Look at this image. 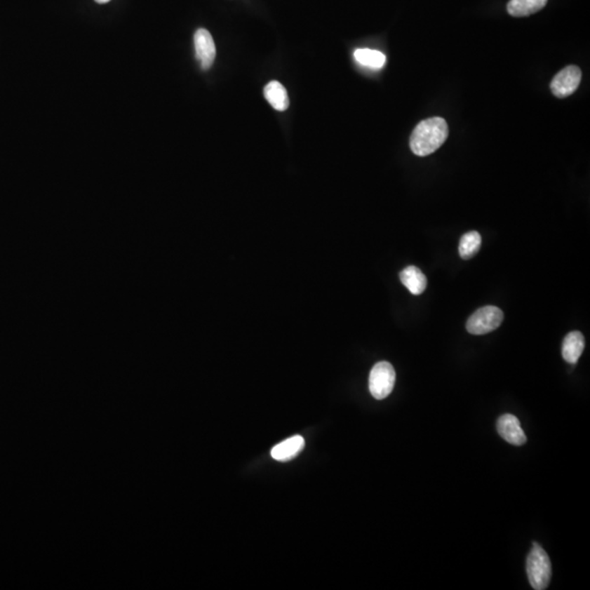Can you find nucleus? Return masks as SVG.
<instances>
[{"label":"nucleus","instance_id":"nucleus-1","mask_svg":"<svg viewBox=\"0 0 590 590\" xmlns=\"http://www.w3.org/2000/svg\"><path fill=\"white\" fill-rule=\"evenodd\" d=\"M448 137V125L442 117H431L417 123L410 136V149L417 156L434 154Z\"/></svg>","mask_w":590,"mask_h":590},{"label":"nucleus","instance_id":"nucleus-2","mask_svg":"<svg viewBox=\"0 0 590 590\" xmlns=\"http://www.w3.org/2000/svg\"><path fill=\"white\" fill-rule=\"evenodd\" d=\"M527 574L531 587L536 590L547 589L552 575L551 561L546 551L537 542L532 544L527 558Z\"/></svg>","mask_w":590,"mask_h":590},{"label":"nucleus","instance_id":"nucleus-3","mask_svg":"<svg viewBox=\"0 0 590 590\" xmlns=\"http://www.w3.org/2000/svg\"><path fill=\"white\" fill-rule=\"evenodd\" d=\"M396 382V372L388 362H378L370 370L368 387L370 395L377 401H383L391 394Z\"/></svg>","mask_w":590,"mask_h":590},{"label":"nucleus","instance_id":"nucleus-4","mask_svg":"<svg viewBox=\"0 0 590 590\" xmlns=\"http://www.w3.org/2000/svg\"><path fill=\"white\" fill-rule=\"evenodd\" d=\"M504 314L499 307H484L474 311L468 319L467 330L471 335H485L501 326Z\"/></svg>","mask_w":590,"mask_h":590},{"label":"nucleus","instance_id":"nucleus-5","mask_svg":"<svg viewBox=\"0 0 590 590\" xmlns=\"http://www.w3.org/2000/svg\"><path fill=\"white\" fill-rule=\"evenodd\" d=\"M580 81H582V70L577 66L570 65L558 72L554 80L551 81V92L558 99H565L577 90Z\"/></svg>","mask_w":590,"mask_h":590},{"label":"nucleus","instance_id":"nucleus-6","mask_svg":"<svg viewBox=\"0 0 590 590\" xmlns=\"http://www.w3.org/2000/svg\"><path fill=\"white\" fill-rule=\"evenodd\" d=\"M194 44H195L196 58L201 64V69H210L215 60V54H217L215 41L210 32L206 29H198L194 35Z\"/></svg>","mask_w":590,"mask_h":590},{"label":"nucleus","instance_id":"nucleus-7","mask_svg":"<svg viewBox=\"0 0 590 590\" xmlns=\"http://www.w3.org/2000/svg\"><path fill=\"white\" fill-rule=\"evenodd\" d=\"M499 434L509 444L521 446L527 442L526 434L521 429V422L515 415H504L497 423Z\"/></svg>","mask_w":590,"mask_h":590},{"label":"nucleus","instance_id":"nucleus-8","mask_svg":"<svg viewBox=\"0 0 590 590\" xmlns=\"http://www.w3.org/2000/svg\"><path fill=\"white\" fill-rule=\"evenodd\" d=\"M305 447V440L301 435H294L272 448L271 457L280 462H287L299 456Z\"/></svg>","mask_w":590,"mask_h":590},{"label":"nucleus","instance_id":"nucleus-9","mask_svg":"<svg viewBox=\"0 0 590 590\" xmlns=\"http://www.w3.org/2000/svg\"><path fill=\"white\" fill-rule=\"evenodd\" d=\"M585 338L579 331H572L565 337L562 346V356L570 364H576L583 354Z\"/></svg>","mask_w":590,"mask_h":590},{"label":"nucleus","instance_id":"nucleus-10","mask_svg":"<svg viewBox=\"0 0 590 590\" xmlns=\"http://www.w3.org/2000/svg\"><path fill=\"white\" fill-rule=\"evenodd\" d=\"M401 281L413 295H420L427 289L425 274L415 266H409L401 272Z\"/></svg>","mask_w":590,"mask_h":590},{"label":"nucleus","instance_id":"nucleus-11","mask_svg":"<svg viewBox=\"0 0 590 590\" xmlns=\"http://www.w3.org/2000/svg\"><path fill=\"white\" fill-rule=\"evenodd\" d=\"M264 95L276 111L283 112L289 107V97L280 82L271 81L264 87Z\"/></svg>","mask_w":590,"mask_h":590},{"label":"nucleus","instance_id":"nucleus-12","mask_svg":"<svg viewBox=\"0 0 590 590\" xmlns=\"http://www.w3.org/2000/svg\"><path fill=\"white\" fill-rule=\"evenodd\" d=\"M548 0H511L507 4V11L513 17H528L546 7Z\"/></svg>","mask_w":590,"mask_h":590},{"label":"nucleus","instance_id":"nucleus-13","mask_svg":"<svg viewBox=\"0 0 590 590\" xmlns=\"http://www.w3.org/2000/svg\"><path fill=\"white\" fill-rule=\"evenodd\" d=\"M354 60L361 66L373 70L380 69L386 64V56L383 53L380 51L370 50V48L356 50L354 52Z\"/></svg>","mask_w":590,"mask_h":590},{"label":"nucleus","instance_id":"nucleus-14","mask_svg":"<svg viewBox=\"0 0 590 590\" xmlns=\"http://www.w3.org/2000/svg\"><path fill=\"white\" fill-rule=\"evenodd\" d=\"M481 235L476 231L462 235L460 243V255L462 260L472 258L481 247Z\"/></svg>","mask_w":590,"mask_h":590},{"label":"nucleus","instance_id":"nucleus-15","mask_svg":"<svg viewBox=\"0 0 590 590\" xmlns=\"http://www.w3.org/2000/svg\"><path fill=\"white\" fill-rule=\"evenodd\" d=\"M98 4H107L109 3V0H95Z\"/></svg>","mask_w":590,"mask_h":590}]
</instances>
